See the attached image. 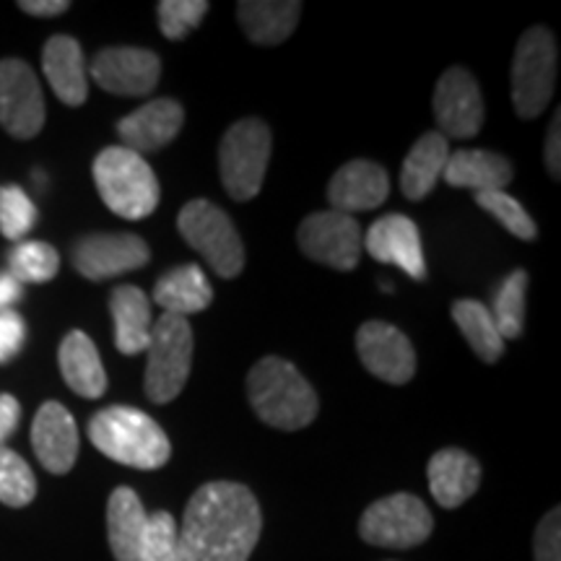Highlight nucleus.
Here are the masks:
<instances>
[{
  "label": "nucleus",
  "mask_w": 561,
  "mask_h": 561,
  "mask_svg": "<svg viewBox=\"0 0 561 561\" xmlns=\"http://www.w3.org/2000/svg\"><path fill=\"white\" fill-rule=\"evenodd\" d=\"M58 362L62 380H66L76 396L89 398V401L104 396V390H107V371L102 367L100 351H96L94 341L87 333L70 331L60 343Z\"/></svg>",
  "instance_id": "nucleus-23"
},
{
  "label": "nucleus",
  "mask_w": 561,
  "mask_h": 561,
  "mask_svg": "<svg viewBox=\"0 0 561 561\" xmlns=\"http://www.w3.org/2000/svg\"><path fill=\"white\" fill-rule=\"evenodd\" d=\"M426 476H430L434 502L445 510H455L479 491L481 466L466 450L445 447V450L432 455L430 466H426Z\"/></svg>",
  "instance_id": "nucleus-21"
},
{
  "label": "nucleus",
  "mask_w": 561,
  "mask_h": 561,
  "mask_svg": "<svg viewBox=\"0 0 561 561\" xmlns=\"http://www.w3.org/2000/svg\"><path fill=\"white\" fill-rule=\"evenodd\" d=\"M89 439L110 460L138 471H157L172 455L170 437L149 413L133 405H110L89 421Z\"/></svg>",
  "instance_id": "nucleus-3"
},
{
  "label": "nucleus",
  "mask_w": 561,
  "mask_h": 561,
  "mask_svg": "<svg viewBox=\"0 0 561 561\" xmlns=\"http://www.w3.org/2000/svg\"><path fill=\"white\" fill-rule=\"evenodd\" d=\"M390 195V174L385 167L369 159H354L333 174L328 185V201L341 214L380 208Z\"/></svg>",
  "instance_id": "nucleus-18"
},
{
  "label": "nucleus",
  "mask_w": 561,
  "mask_h": 561,
  "mask_svg": "<svg viewBox=\"0 0 561 561\" xmlns=\"http://www.w3.org/2000/svg\"><path fill=\"white\" fill-rule=\"evenodd\" d=\"M37 224V206L19 185L0 187V234L5 240H24Z\"/></svg>",
  "instance_id": "nucleus-35"
},
{
  "label": "nucleus",
  "mask_w": 561,
  "mask_h": 561,
  "mask_svg": "<svg viewBox=\"0 0 561 561\" xmlns=\"http://www.w3.org/2000/svg\"><path fill=\"white\" fill-rule=\"evenodd\" d=\"M32 447L45 471L68 473L79 458V426L70 411L58 401L39 405L32 421Z\"/></svg>",
  "instance_id": "nucleus-17"
},
{
  "label": "nucleus",
  "mask_w": 561,
  "mask_h": 561,
  "mask_svg": "<svg viewBox=\"0 0 561 561\" xmlns=\"http://www.w3.org/2000/svg\"><path fill=\"white\" fill-rule=\"evenodd\" d=\"M110 312L115 320V346L121 354L133 356L149 348L151 339V301L138 286H117L110 297Z\"/></svg>",
  "instance_id": "nucleus-25"
},
{
  "label": "nucleus",
  "mask_w": 561,
  "mask_h": 561,
  "mask_svg": "<svg viewBox=\"0 0 561 561\" xmlns=\"http://www.w3.org/2000/svg\"><path fill=\"white\" fill-rule=\"evenodd\" d=\"M453 320L458 322L460 333L471 343L479 359L494 364L504 354V339L496 331L489 307L476 299H460L453 305Z\"/></svg>",
  "instance_id": "nucleus-29"
},
{
  "label": "nucleus",
  "mask_w": 561,
  "mask_h": 561,
  "mask_svg": "<svg viewBox=\"0 0 561 561\" xmlns=\"http://www.w3.org/2000/svg\"><path fill=\"white\" fill-rule=\"evenodd\" d=\"M21 297V284L11 273H0V312L11 310L13 301Z\"/></svg>",
  "instance_id": "nucleus-42"
},
{
  "label": "nucleus",
  "mask_w": 561,
  "mask_h": 561,
  "mask_svg": "<svg viewBox=\"0 0 561 561\" xmlns=\"http://www.w3.org/2000/svg\"><path fill=\"white\" fill-rule=\"evenodd\" d=\"M146 362V396L151 403H172L185 390L193 367V328L178 314H161L153 322Z\"/></svg>",
  "instance_id": "nucleus-6"
},
{
  "label": "nucleus",
  "mask_w": 561,
  "mask_h": 561,
  "mask_svg": "<svg viewBox=\"0 0 561 561\" xmlns=\"http://www.w3.org/2000/svg\"><path fill=\"white\" fill-rule=\"evenodd\" d=\"M536 561H561V512L553 507L536 530Z\"/></svg>",
  "instance_id": "nucleus-37"
},
{
  "label": "nucleus",
  "mask_w": 561,
  "mask_h": 561,
  "mask_svg": "<svg viewBox=\"0 0 561 561\" xmlns=\"http://www.w3.org/2000/svg\"><path fill=\"white\" fill-rule=\"evenodd\" d=\"M42 70L55 96L68 107H81L89 96V73L81 45L66 34H55L42 50Z\"/></svg>",
  "instance_id": "nucleus-20"
},
{
  "label": "nucleus",
  "mask_w": 561,
  "mask_h": 561,
  "mask_svg": "<svg viewBox=\"0 0 561 561\" xmlns=\"http://www.w3.org/2000/svg\"><path fill=\"white\" fill-rule=\"evenodd\" d=\"M26 341V322L19 312H0V364L11 362Z\"/></svg>",
  "instance_id": "nucleus-38"
},
{
  "label": "nucleus",
  "mask_w": 561,
  "mask_h": 561,
  "mask_svg": "<svg viewBox=\"0 0 561 561\" xmlns=\"http://www.w3.org/2000/svg\"><path fill=\"white\" fill-rule=\"evenodd\" d=\"M94 185L112 214L128 221L149 219L161 201V187L151 164L125 146L100 151L91 167Z\"/></svg>",
  "instance_id": "nucleus-4"
},
{
  "label": "nucleus",
  "mask_w": 561,
  "mask_h": 561,
  "mask_svg": "<svg viewBox=\"0 0 561 561\" xmlns=\"http://www.w3.org/2000/svg\"><path fill=\"white\" fill-rule=\"evenodd\" d=\"M434 517L413 494H390L369 504L359 520L362 541L382 549H413L432 536Z\"/></svg>",
  "instance_id": "nucleus-9"
},
{
  "label": "nucleus",
  "mask_w": 561,
  "mask_h": 561,
  "mask_svg": "<svg viewBox=\"0 0 561 561\" xmlns=\"http://www.w3.org/2000/svg\"><path fill=\"white\" fill-rule=\"evenodd\" d=\"M210 5L206 0H161L157 5L159 30L167 39L180 42L201 26Z\"/></svg>",
  "instance_id": "nucleus-36"
},
{
  "label": "nucleus",
  "mask_w": 561,
  "mask_h": 561,
  "mask_svg": "<svg viewBox=\"0 0 561 561\" xmlns=\"http://www.w3.org/2000/svg\"><path fill=\"white\" fill-rule=\"evenodd\" d=\"M185 123V110L174 100H151L117 123L125 149L140 153H151L170 146L180 136Z\"/></svg>",
  "instance_id": "nucleus-19"
},
{
  "label": "nucleus",
  "mask_w": 561,
  "mask_h": 561,
  "mask_svg": "<svg viewBox=\"0 0 561 561\" xmlns=\"http://www.w3.org/2000/svg\"><path fill=\"white\" fill-rule=\"evenodd\" d=\"M73 268L89 280H107L144 268L151 250L136 234H89L70 250Z\"/></svg>",
  "instance_id": "nucleus-14"
},
{
  "label": "nucleus",
  "mask_w": 561,
  "mask_h": 561,
  "mask_svg": "<svg viewBox=\"0 0 561 561\" xmlns=\"http://www.w3.org/2000/svg\"><path fill=\"white\" fill-rule=\"evenodd\" d=\"M301 16L299 0H242L237 5L244 34L255 45H280L291 37Z\"/></svg>",
  "instance_id": "nucleus-26"
},
{
  "label": "nucleus",
  "mask_w": 561,
  "mask_h": 561,
  "mask_svg": "<svg viewBox=\"0 0 561 561\" xmlns=\"http://www.w3.org/2000/svg\"><path fill=\"white\" fill-rule=\"evenodd\" d=\"M356 351L367 371L388 385H405L416 375V351L396 325L382 320L364 322L356 333Z\"/></svg>",
  "instance_id": "nucleus-15"
},
{
  "label": "nucleus",
  "mask_w": 561,
  "mask_h": 561,
  "mask_svg": "<svg viewBox=\"0 0 561 561\" xmlns=\"http://www.w3.org/2000/svg\"><path fill=\"white\" fill-rule=\"evenodd\" d=\"M21 421V405L13 396H0V447L16 432Z\"/></svg>",
  "instance_id": "nucleus-40"
},
{
  "label": "nucleus",
  "mask_w": 561,
  "mask_h": 561,
  "mask_svg": "<svg viewBox=\"0 0 561 561\" xmlns=\"http://www.w3.org/2000/svg\"><path fill=\"white\" fill-rule=\"evenodd\" d=\"M442 180L453 187H471L476 193L489 191H507V185L515 180L510 159L496 151L483 149H460L453 151L447 159Z\"/></svg>",
  "instance_id": "nucleus-22"
},
{
  "label": "nucleus",
  "mask_w": 561,
  "mask_h": 561,
  "mask_svg": "<svg viewBox=\"0 0 561 561\" xmlns=\"http://www.w3.org/2000/svg\"><path fill=\"white\" fill-rule=\"evenodd\" d=\"M557 39L546 26L523 32L512 58V104L523 121H533L551 104L557 87Z\"/></svg>",
  "instance_id": "nucleus-7"
},
{
  "label": "nucleus",
  "mask_w": 561,
  "mask_h": 561,
  "mask_svg": "<svg viewBox=\"0 0 561 561\" xmlns=\"http://www.w3.org/2000/svg\"><path fill=\"white\" fill-rule=\"evenodd\" d=\"M45 125V96L37 73L19 58L0 60V128L19 140L37 136Z\"/></svg>",
  "instance_id": "nucleus-11"
},
{
  "label": "nucleus",
  "mask_w": 561,
  "mask_h": 561,
  "mask_svg": "<svg viewBox=\"0 0 561 561\" xmlns=\"http://www.w3.org/2000/svg\"><path fill=\"white\" fill-rule=\"evenodd\" d=\"M153 301L167 314H178V318L187 320L191 314L208 310L210 301H214V289H210L201 265H180L157 280Z\"/></svg>",
  "instance_id": "nucleus-27"
},
{
  "label": "nucleus",
  "mask_w": 561,
  "mask_h": 561,
  "mask_svg": "<svg viewBox=\"0 0 561 561\" xmlns=\"http://www.w3.org/2000/svg\"><path fill=\"white\" fill-rule=\"evenodd\" d=\"M9 268L19 284H47L58 276L60 255L47 242H19L9 255Z\"/></svg>",
  "instance_id": "nucleus-31"
},
{
  "label": "nucleus",
  "mask_w": 561,
  "mask_h": 561,
  "mask_svg": "<svg viewBox=\"0 0 561 561\" xmlns=\"http://www.w3.org/2000/svg\"><path fill=\"white\" fill-rule=\"evenodd\" d=\"M138 561H180L178 523L170 512L157 510L146 523L144 541H140Z\"/></svg>",
  "instance_id": "nucleus-34"
},
{
  "label": "nucleus",
  "mask_w": 561,
  "mask_h": 561,
  "mask_svg": "<svg viewBox=\"0 0 561 561\" xmlns=\"http://www.w3.org/2000/svg\"><path fill=\"white\" fill-rule=\"evenodd\" d=\"M91 79L117 96H146L161 79V60L144 47H104L89 68Z\"/></svg>",
  "instance_id": "nucleus-13"
},
{
  "label": "nucleus",
  "mask_w": 561,
  "mask_h": 561,
  "mask_svg": "<svg viewBox=\"0 0 561 561\" xmlns=\"http://www.w3.org/2000/svg\"><path fill=\"white\" fill-rule=\"evenodd\" d=\"M178 229L182 240L198 252L214 273L221 278L240 276L244 268V244L240 231L219 206L203 198L185 203L178 216Z\"/></svg>",
  "instance_id": "nucleus-8"
},
{
  "label": "nucleus",
  "mask_w": 561,
  "mask_h": 561,
  "mask_svg": "<svg viewBox=\"0 0 561 561\" xmlns=\"http://www.w3.org/2000/svg\"><path fill=\"white\" fill-rule=\"evenodd\" d=\"M476 203L486 210L489 216H494L510 234H515L517 240L533 242L538 237L536 221L530 219L528 210L523 208V203L512 198L507 191H489V193H476Z\"/></svg>",
  "instance_id": "nucleus-33"
},
{
  "label": "nucleus",
  "mask_w": 561,
  "mask_h": 561,
  "mask_svg": "<svg viewBox=\"0 0 561 561\" xmlns=\"http://www.w3.org/2000/svg\"><path fill=\"white\" fill-rule=\"evenodd\" d=\"M447 159H450V146L442 133H424L416 144L411 146L409 157L401 167V191L409 201H424L434 191L437 180L445 172Z\"/></svg>",
  "instance_id": "nucleus-28"
},
{
  "label": "nucleus",
  "mask_w": 561,
  "mask_h": 561,
  "mask_svg": "<svg viewBox=\"0 0 561 561\" xmlns=\"http://www.w3.org/2000/svg\"><path fill=\"white\" fill-rule=\"evenodd\" d=\"M37 496V479L19 453L0 447V502L21 510Z\"/></svg>",
  "instance_id": "nucleus-32"
},
{
  "label": "nucleus",
  "mask_w": 561,
  "mask_h": 561,
  "mask_svg": "<svg viewBox=\"0 0 561 561\" xmlns=\"http://www.w3.org/2000/svg\"><path fill=\"white\" fill-rule=\"evenodd\" d=\"M248 398L255 416L280 432L305 430L320 411L312 385L280 356H265L250 369Z\"/></svg>",
  "instance_id": "nucleus-2"
},
{
  "label": "nucleus",
  "mask_w": 561,
  "mask_h": 561,
  "mask_svg": "<svg viewBox=\"0 0 561 561\" xmlns=\"http://www.w3.org/2000/svg\"><path fill=\"white\" fill-rule=\"evenodd\" d=\"M149 512L136 491L117 486L107 502V541L115 561H138Z\"/></svg>",
  "instance_id": "nucleus-24"
},
{
  "label": "nucleus",
  "mask_w": 561,
  "mask_h": 561,
  "mask_svg": "<svg viewBox=\"0 0 561 561\" xmlns=\"http://www.w3.org/2000/svg\"><path fill=\"white\" fill-rule=\"evenodd\" d=\"M528 271L517 268L504 278L494 301V325L504 341L520 339L525 328V294H528Z\"/></svg>",
  "instance_id": "nucleus-30"
},
{
  "label": "nucleus",
  "mask_w": 561,
  "mask_h": 561,
  "mask_svg": "<svg viewBox=\"0 0 561 561\" xmlns=\"http://www.w3.org/2000/svg\"><path fill=\"white\" fill-rule=\"evenodd\" d=\"M261 530V504L248 486L234 481L203 483L178 528L180 561H248Z\"/></svg>",
  "instance_id": "nucleus-1"
},
{
  "label": "nucleus",
  "mask_w": 561,
  "mask_h": 561,
  "mask_svg": "<svg viewBox=\"0 0 561 561\" xmlns=\"http://www.w3.org/2000/svg\"><path fill=\"white\" fill-rule=\"evenodd\" d=\"M362 244L377 263L398 265V268L409 273L413 280L426 278L421 234L419 227L409 219V216L388 214L382 216V219H377L369 227Z\"/></svg>",
  "instance_id": "nucleus-16"
},
{
  "label": "nucleus",
  "mask_w": 561,
  "mask_h": 561,
  "mask_svg": "<svg viewBox=\"0 0 561 561\" xmlns=\"http://www.w3.org/2000/svg\"><path fill=\"white\" fill-rule=\"evenodd\" d=\"M273 149L271 128L261 117H244L224 133L219 144L221 185L231 198L248 203L261 193Z\"/></svg>",
  "instance_id": "nucleus-5"
},
{
  "label": "nucleus",
  "mask_w": 561,
  "mask_h": 561,
  "mask_svg": "<svg viewBox=\"0 0 561 561\" xmlns=\"http://www.w3.org/2000/svg\"><path fill=\"white\" fill-rule=\"evenodd\" d=\"M483 96L471 70L447 68L434 89V117L445 138H473L483 125Z\"/></svg>",
  "instance_id": "nucleus-12"
},
{
  "label": "nucleus",
  "mask_w": 561,
  "mask_h": 561,
  "mask_svg": "<svg viewBox=\"0 0 561 561\" xmlns=\"http://www.w3.org/2000/svg\"><path fill=\"white\" fill-rule=\"evenodd\" d=\"M19 9L30 16H39V19H53L60 16L70 9L68 0H21Z\"/></svg>",
  "instance_id": "nucleus-41"
},
{
  "label": "nucleus",
  "mask_w": 561,
  "mask_h": 561,
  "mask_svg": "<svg viewBox=\"0 0 561 561\" xmlns=\"http://www.w3.org/2000/svg\"><path fill=\"white\" fill-rule=\"evenodd\" d=\"M297 242L310 261L335 271H354L364 248L359 221L333 208L307 216L299 224Z\"/></svg>",
  "instance_id": "nucleus-10"
},
{
  "label": "nucleus",
  "mask_w": 561,
  "mask_h": 561,
  "mask_svg": "<svg viewBox=\"0 0 561 561\" xmlns=\"http://www.w3.org/2000/svg\"><path fill=\"white\" fill-rule=\"evenodd\" d=\"M543 159H546V170L553 180H559L561 174V112L557 110L553 121L546 130V144H543Z\"/></svg>",
  "instance_id": "nucleus-39"
}]
</instances>
